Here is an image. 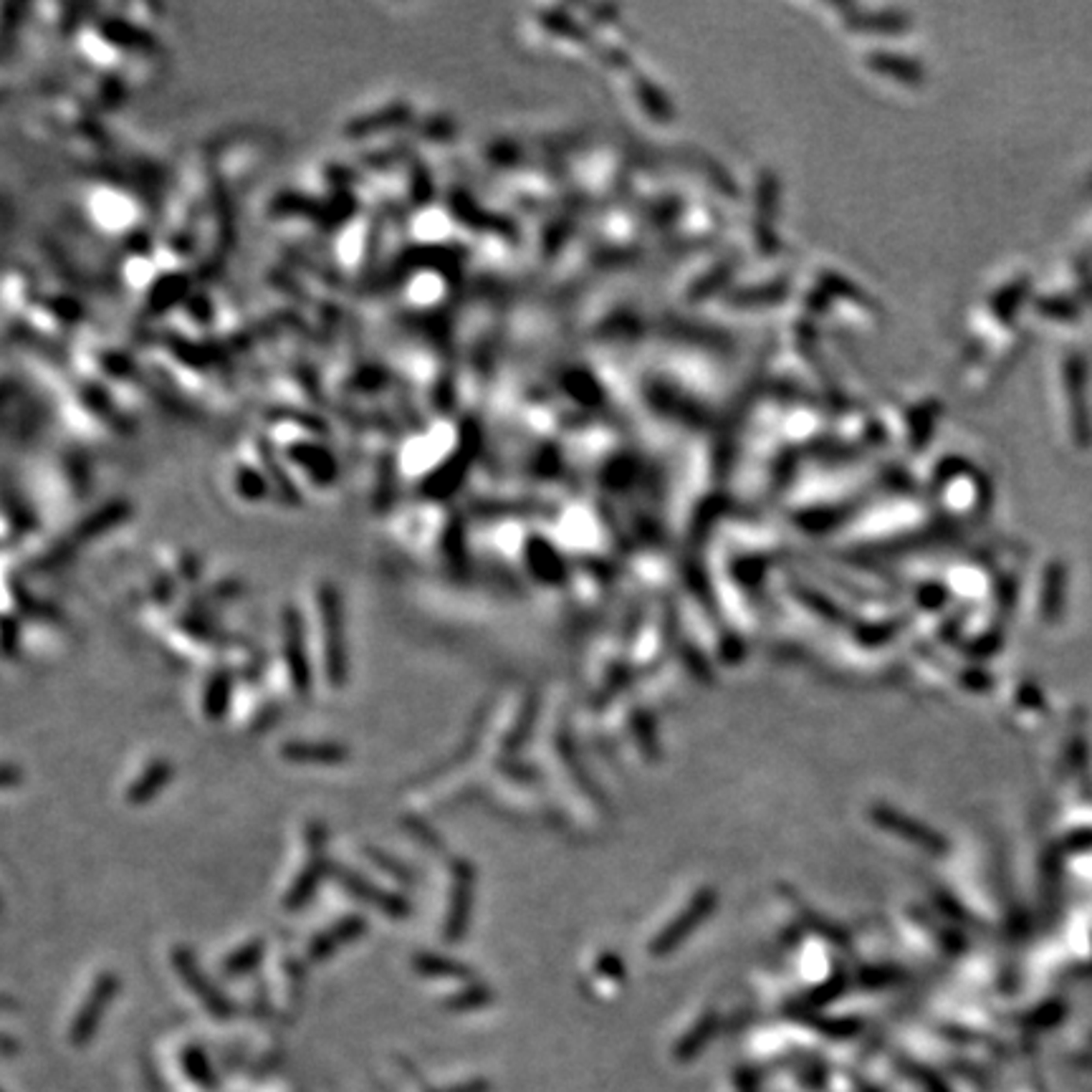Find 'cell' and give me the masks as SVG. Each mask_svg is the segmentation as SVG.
Masks as SVG:
<instances>
[{
	"instance_id": "6da1fadb",
	"label": "cell",
	"mask_w": 1092,
	"mask_h": 1092,
	"mask_svg": "<svg viewBox=\"0 0 1092 1092\" xmlns=\"http://www.w3.org/2000/svg\"><path fill=\"white\" fill-rule=\"evenodd\" d=\"M119 981L114 974H102L92 986V994L84 1001V1007L78 1009L77 1019L71 1024V1042L77 1047L86 1045L89 1039L96 1034V1027L102 1022L104 1012L111 1004V998L117 994Z\"/></svg>"
},
{
	"instance_id": "7a4b0ae2",
	"label": "cell",
	"mask_w": 1092,
	"mask_h": 1092,
	"mask_svg": "<svg viewBox=\"0 0 1092 1092\" xmlns=\"http://www.w3.org/2000/svg\"><path fill=\"white\" fill-rule=\"evenodd\" d=\"M321 623H324V645H327V668L329 680L339 686L347 675V656H344V638H342V615H339V605L332 589L321 594Z\"/></svg>"
},
{
	"instance_id": "3957f363",
	"label": "cell",
	"mask_w": 1092,
	"mask_h": 1092,
	"mask_svg": "<svg viewBox=\"0 0 1092 1092\" xmlns=\"http://www.w3.org/2000/svg\"><path fill=\"white\" fill-rule=\"evenodd\" d=\"M172 961H175V968H178L179 979L188 983L190 989H193V994H196V997L203 1001L213 1016H218V1019H228V1016L233 1015V1007L228 1004V998L223 997V994H220V991L215 989V986H213L208 979H205L203 971L197 968L196 959H193V953H190L188 948H175V956H172Z\"/></svg>"
},
{
	"instance_id": "277c9868",
	"label": "cell",
	"mask_w": 1092,
	"mask_h": 1092,
	"mask_svg": "<svg viewBox=\"0 0 1092 1092\" xmlns=\"http://www.w3.org/2000/svg\"><path fill=\"white\" fill-rule=\"evenodd\" d=\"M283 640H286V663H289V673H291V680H294V686H297L299 693H306L309 691V683H312V678H309V663H306V640H304V632H301V624H299V617L294 615V612H289L286 615V627H283Z\"/></svg>"
},
{
	"instance_id": "5b68a950",
	"label": "cell",
	"mask_w": 1092,
	"mask_h": 1092,
	"mask_svg": "<svg viewBox=\"0 0 1092 1092\" xmlns=\"http://www.w3.org/2000/svg\"><path fill=\"white\" fill-rule=\"evenodd\" d=\"M362 930H365V923L359 921V918H347V921H339L336 926H332L329 930L319 933V936L314 938L312 944H309V959L312 961L329 959V956H332V953H334L339 946L354 941V938H357Z\"/></svg>"
},
{
	"instance_id": "8992f818",
	"label": "cell",
	"mask_w": 1092,
	"mask_h": 1092,
	"mask_svg": "<svg viewBox=\"0 0 1092 1092\" xmlns=\"http://www.w3.org/2000/svg\"><path fill=\"white\" fill-rule=\"evenodd\" d=\"M282 757L297 764H339L347 759V751L336 743H286L282 749Z\"/></svg>"
},
{
	"instance_id": "52a82bcc",
	"label": "cell",
	"mask_w": 1092,
	"mask_h": 1092,
	"mask_svg": "<svg viewBox=\"0 0 1092 1092\" xmlns=\"http://www.w3.org/2000/svg\"><path fill=\"white\" fill-rule=\"evenodd\" d=\"M172 774H175V769H172L170 761H155V764L149 766L147 772L142 774L140 779L132 784V789H129V802L132 804L149 802L160 789L167 787V781L172 779Z\"/></svg>"
},
{
	"instance_id": "ba28073f",
	"label": "cell",
	"mask_w": 1092,
	"mask_h": 1092,
	"mask_svg": "<svg viewBox=\"0 0 1092 1092\" xmlns=\"http://www.w3.org/2000/svg\"><path fill=\"white\" fill-rule=\"evenodd\" d=\"M327 858H321L319 850H316V855H314V860L306 865V870L301 875H299V880L291 885V893L289 897H286V908H299L301 903H306L309 897L314 896V890H316V882H319V878L324 873H327Z\"/></svg>"
},
{
	"instance_id": "9c48e42d",
	"label": "cell",
	"mask_w": 1092,
	"mask_h": 1092,
	"mask_svg": "<svg viewBox=\"0 0 1092 1092\" xmlns=\"http://www.w3.org/2000/svg\"><path fill=\"white\" fill-rule=\"evenodd\" d=\"M336 880L342 882L344 888L350 890L351 896L362 897V900H372V903H377L380 908H384L387 913H398L400 903L398 900H392V897L383 896V893H377L369 882H365L362 878H357V875L351 873H344V870H336Z\"/></svg>"
},
{
	"instance_id": "30bf717a",
	"label": "cell",
	"mask_w": 1092,
	"mask_h": 1092,
	"mask_svg": "<svg viewBox=\"0 0 1092 1092\" xmlns=\"http://www.w3.org/2000/svg\"><path fill=\"white\" fill-rule=\"evenodd\" d=\"M228 695H230V678H228V675H215V678L211 680V686H208V693H205V710H208V716L218 718L220 713H226Z\"/></svg>"
},
{
	"instance_id": "8fae6325",
	"label": "cell",
	"mask_w": 1092,
	"mask_h": 1092,
	"mask_svg": "<svg viewBox=\"0 0 1092 1092\" xmlns=\"http://www.w3.org/2000/svg\"><path fill=\"white\" fill-rule=\"evenodd\" d=\"M261 956H264V944H261V941H256V944H250V946H246V948H241V953L230 956V959L226 961V971L230 976H238V974H243V971H250V968L256 966L258 961H261Z\"/></svg>"
},
{
	"instance_id": "7c38bea8",
	"label": "cell",
	"mask_w": 1092,
	"mask_h": 1092,
	"mask_svg": "<svg viewBox=\"0 0 1092 1092\" xmlns=\"http://www.w3.org/2000/svg\"><path fill=\"white\" fill-rule=\"evenodd\" d=\"M185 1067H188L190 1077H193L197 1084H208V1087H211L213 1084L211 1067H208V1062H205V1057H203V1052H200V1049H196V1047H193V1049H188V1052H185Z\"/></svg>"
}]
</instances>
